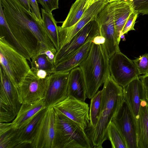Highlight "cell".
I'll return each mask as SVG.
<instances>
[{"label":"cell","instance_id":"cell-1","mask_svg":"<svg viewBox=\"0 0 148 148\" xmlns=\"http://www.w3.org/2000/svg\"><path fill=\"white\" fill-rule=\"evenodd\" d=\"M4 16L10 31L20 39L35 37L40 48H47L56 53L57 51L47 36L43 24L34 14L25 8L17 0H0Z\"/></svg>","mask_w":148,"mask_h":148},{"label":"cell","instance_id":"cell-2","mask_svg":"<svg viewBox=\"0 0 148 148\" xmlns=\"http://www.w3.org/2000/svg\"><path fill=\"white\" fill-rule=\"evenodd\" d=\"M102 90V106L97 124L95 128L85 131L95 148L103 147V143L108 139L109 125L123 100V88L114 81L110 74L106 79Z\"/></svg>","mask_w":148,"mask_h":148},{"label":"cell","instance_id":"cell-3","mask_svg":"<svg viewBox=\"0 0 148 148\" xmlns=\"http://www.w3.org/2000/svg\"><path fill=\"white\" fill-rule=\"evenodd\" d=\"M109 60L102 45L92 42L88 55L79 66L84 80L87 98L91 99L99 91L110 74Z\"/></svg>","mask_w":148,"mask_h":148},{"label":"cell","instance_id":"cell-4","mask_svg":"<svg viewBox=\"0 0 148 148\" xmlns=\"http://www.w3.org/2000/svg\"><path fill=\"white\" fill-rule=\"evenodd\" d=\"M53 148H92L85 131L64 115L55 112Z\"/></svg>","mask_w":148,"mask_h":148},{"label":"cell","instance_id":"cell-5","mask_svg":"<svg viewBox=\"0 0 148 148\" xmlns=\"http://www.w3.org/2000/svg\"><path fill=\"white\" fill-rule=\"evenodd\" d=\"M27 59L6 39L0 37V66L16 88L30 71Z\"/></svg>","mask_w":148,"mask_h":148},{"label":"cell","instance_id":"cell-6","mask_svg":"<svg viewBox=\"0 0 148 148\" xmlns=\"http://www.w3.org/2000/svg\"><path fill=\"white\" fill-rule=\"evenodd\" d=\"M0 123L15 118L21 106L16 87L0 66Z\"/></svg>","mask_w":148,"mask_h":148},{"label":"cell","instance_id":"cell-7","mask_svg":"<svg viewBox=\"0 0 148 148\" xmlns=\"http://www.w3.org/2000/svg\"><path fill=\"white\" fill-rule=\"evenodd\" d=\"M100 35L105 38L102 45L109 58L116 52L120 51L119 43L116 31L112 7L108 3L101 11L95 19Z\"/></svg>","mask_w":148,"mask_h":148},{"label":"cell","instance_id":"cell-8","mask_svg":"<svg viewBox=\"0 0 148 148\" xmlns=\"http://www.w3.org/2000/svg\"><path fill=\"white\" fill-rule=\"evenodd\" d=\"M109 69L111 76L123 88L140 75L132 60L120 51L109 59Z\"/></svg>","mask_w":148,"mask_h":148},{"label":"cell","instance_id":"cell-9","mask_svg":"<svg viewBox=\"0 0 148 148\" xmlns=\"http://www.w3.org/2000/svg\"><path fill=\"white\" fill-rule=\"evenodd\" d=\"M52 107L56 112L62 114L71 119L85 131L89 126V108L85 101L67 96Z\"/></svg>","mask_w":148,"mask_h":148},{"label":"cell","instance_id":"cell-10","mask_svg":"<svg viewBox=\"0 0 148 148\" xmlns=\"http://www.w3.org/2000/svg\"><path fill=\"white\" fill-rule=\"evenodd\" d=\"M112 121L124 138L127 148H138L136 119L124 100Z\"/></svg>","mask_w":148,"mask_h":148},{"label":"cell","instance_id":"cell-11","mask_svg":"<svg viewBox=\"0 0 148 148\" xmlns=\"http://www.w3.org/2000/svg\"><path fill=\"white\" fill-rule=\"evenodd\" d=\"M55 111L53 107L46 108L37 125L32 148H53L55 135Z\"/></svg>","mask_w":148,"mask_h":148},{"label":"cell","instance_id":"cell-12","mask_svg":"<svg viewBox=\"0 0 148 148\" xmlns=\"http://www.w3.org/2000/svg\"><path fill=\"white\" fill-rule=\"evenodd\" d=\"M49 76L46 78L40 79L30 70L21 84L16 88L21 103L45 98Z\"/></svg>","mask_w":148,"mask_h":148},{"label":"cell","instance_id":"cell-13","mask_svg":"<svg viewBox=\"0 0 148 148\" xmlns=\"http://www.w3.org/2000/svg\"><path fill=\"white\" fill-rule=\"evenodd\" d=\"M99 35L98 26L95 20L88 23L69 42L57 51L54 60L55 66L87 42L92 41L95 37Z\"/></svg>","mask_w":148,"mask_h":148},{"label":"cell","instance_id":"cell-14","mask_svg":"<svg viewBox=\"0 0 148 148\" xmlns=\"http://www.w3.org/2000/svg\"><path fill=\"white\" fill-rule=\"evenodd\" d=\"M69 76L70 72H53L49 74L45 97L47 108L52 107L67 96Z\"/></svg>","mask_w":148,"mask_h":148},{"label":"cell","instance_id":"cell-15","mask_svg":"<svg viewBox=\"0 0 148 148\" xmlns=\"http://www.w3.org/2000/svg\"><path fill=\"white\" fill-rule=\"evenodd\" d=\"M108 3L107 1H96L86 10L81 18L73 25L67 28L58 26L60 48L69 42L87 23L95 20L99 13Z\"/></svg>","mask_w":148,"mask_h":148},{"label":"cell","instance_id":"cell-16","mask_svg":"<svg viewBox=\"0 0 148 148\" xmlns=\"http://www.w3.org/2000/svg\"><path fill=\"white\" fill-rule=\"evenodd\" d=\"M46 109L41 111L23 127L15 130L11 128L8 132L10 142L9 148L30 147L34 139L37 125Z\"/></svg>","mask_w":148,"mask_h":148},{"label":"cell","instance_id":"cell-17","mask_svg":"<svg viewBox=\"0 0 148 148\" xmlns=\"http://www.w3.org/2000/svg\"><path fill=\"white\" fill-rule=\"evenodd\" d=\"M123 100L130 108L136 119L139 114L142 101L146 100L143 83L137 77L123 88Z\"/></svg>","mask_w":148,"mask_h":148},{"label":"cell","instance_id":"cell-18","mask_svg":"<svg viewBox=\"0 0 148 148\" xmlns=\"http://www.w3.org/2000/svg\"><path fill=\"white\" fill-rule=\"evenodd\" d=\"M46 108L45 98L22 104L15 118L11 123L12 129L15 130L25 127L38 114Z\"/></svg>","mask_w":148,"mask_h":148},{"label":"cell","instance_id":"cell-19","mask_svg":"<svg viewBox=\"0 0 148 148\" xmlns=\"http://www.w3.org/2000/svg\"><path fill=\"white\" fill-rule=\"evenodd\" d=\"M92 42L90 41L71 55L56 65L51 73L70 72L79 66L86 58L90 50Z\"/></svg>","mask_w":148,"mask_h":148},{"label":"cell","instance_id":"cell-20","mask_svg":"<svg viewBox=\"0 0 148 148\" xmlns=\"http://www.w3.org/2000/svg\"><path fill=\"white\" fill-rule=\"evenodd\" d=\"M111 3L113 8L117 36L120 42L123 28L134 10L131 0H121Z\"/></svg>","mask_w":148,"mask_h":148},{"label":"cell","instance_id":"cell-21","mask_svg":"<svg viewBox=\"0 0 148 148\" xmlns=\"http://www.w3.org/2000/svg\"><path fill=\"white\" fill-rule=\"evenodd\" d=\"M67 96L85 101L87 98L85 82L79 66L70 72Z\"/></svg>","mask_w":148,"mask_h":148},{"label":"cell","instance_id":"cell-22","mask_svg":"<svg viewBox=\"0 0 148 148\" xmlns=\"http://www.w3.org/2000/svg\"><path fill=\"white\" fill-rule=\"evenodd\" d=\"M136 121L138 148H148V101H142Z\"/></svg>","mask_w":148,"mask_h":148},{"label":"cell","instance_id":"cell-23","mask_svg":"<svg viewBox=\"0 0 148 148\" xmlns=\"http://www.w3.org/2000/svg\"><path fill=\"white\" fill-rule=\"evenodd\" d=\"M43 26L46 34L57 51L60 48L58 26L52 13L41 8Z\"/></svg>","mask_w":148,"mask_h":148},{"label":"cell","instance_id":"cell-24","mask_svg":"<svg viewBox=\"0 0 148 148\" xmlns=\"http://www.w3.org/2000/svg\"><path fill=\"white\" fill-rule=\"evenodd\" d=\"M87 0H76L72 5L69 13L61 26L70 27L76 24L81 18L87 10L86 5Z\"/></svg>","mask_w":148,"mask_h":148},{"label":"cell","instance_id":"cell-25","mask_svg":"<svg viewBox=\"0 0 148 148\" xmlns=\"http://www.w3.org/2000/svg\"><path fill=\"white\" fill-rule=\"evenodd\" d=\"M103 99L102 90L99 91L91 99L89 108L90 123L87 129H93L96 126L101 112Z\"/></svg>","mask_w":148,"mask_h":148},{"label":"cell","instance_id":"cell-26","mask_svg":"<svg viewBox=\"0 0 148 148\" xmlns=\"http://www.w3.org/2000/svg\"><path fill=\"white\" fill-rule=\"evenodd\" d=\"M0 29L1 35H7L10 40L11 44L30 62L31 60L28 53L17 41L12 33L5 18L3 11H0Z\"/></svg>","mask_w":148,"mask_h":148},{"label":"cell","instance_id":"cell-27","mask_svg":"<svg viewBox=\"0 0 148 148\" xmlns=\"http://www.w3.org/2000/svg\"><path fill=\"white\" fill-rule=\"evenodd\" d=\"M107 136L112 148H127L124 138L112 121L108 127Z\"/></svg>","mask_w":148,"mask_h":148},{"label":"cell","instance_id":"cell-28","mask_svg":"<svg viewBox=\"0 0 148 148\" xmlns=\"http://www.w3.org/2000/svg\"><path fill=\"white\" fill-rule=\"evenodd\" d=\"M30 63L31 70L41 69L47 71L49 73H51L55 66L44 53L38 54L31 59Z\"/></svg>","mask_w":148,"mask_h":148},{"label":"cell","instance_id":"cell-29","mask_svg":"<svg viewBox=\"0 0 148 148\" xmlns=\"http://www.w3.org/2000/svg\"><path fill=\"white\" fill-rule=\"evenodd\" d=\"M140 75H148V53L132 60Z\"/></svg>","mask_w":148,"mask_h":148},{"label":"cell","instance_id":"cell-30","mask_svg":"<svg viewBox=\"0 0 148 148\" xmlns=\"http://www.w3.org/2000/svg\"><path fill=\"white\" fill-rule=\"evenodd\" d=\"M138 14V12L135 10L131 14L123 28L121 36L127 34L130 31L135 30L134 25Z\"/></svg>","mask_w":148,"mask_h":148},{"label":"cell","instance_id":"cell-31","mask_svg":"<svg viewBox=\"0 0 148 148\" xmlns=\"http://www.w3.org/2000/svg\"><path fill=\"white\" fill-rule=\"evenodd\" d=\"M134 10L139 14H148V0H131Z\"/></svg>","mask_w":148,"mask_h":148},{"label":"cell","instance_id":"cell-32","mask_svg":"<svg viewBox=\"0 0 148 148\" xmlns=\"http://www.w3.org/2000/svg\"><path fill=\"white\" fill-rule=\"evenodd\" d=\"M45 11L52 13V11L59 8V0H37Z\"/></svg>","mask_w":148,"mask_h":148},{"label":"cell","instance_id":"cell-33","mask_svg":"<svg viewBox=\"0 0 148 148\" xmlns=\"http://www.w3.org/2000/svg\"><path fill=\"white\" fill-rule=\"evenodd\" d=\"M29 1L32 9V12L34 14L38 20L42 23V19L37 0H29Z\"/></svg>","mask_w":148,"mask_h":148},{"label":"cell","instance_id":"cell-34","mask_svg":"<svg viewBox=\"0 0 148 148\" xmlns=\"http://www.w3.org/2000/svg\"><path fill=\"white\" fill-rule=\"evenodd\" d=\"M40 53H44L45 54L50 62L55 65L54 60L56 54L51 50L49 49H47L40 51L38 54Z\"/></svg>","mask_w":148,"mask_h":148},{"label":"cell","instance_id":"cell-35","mask_svg":"<svg viewBox=\"0 0 148 148\" xmlns=\"http://www.w3.org/2000/svg\"><path fill=\"white\" fill-rule=\"evenodd\" d=\"M139 78L143 83L145 91L146 99L148 101V75L140 76Z\"/></svg>","mask_w":148,"mask_h":148},{"label":"cell","instance_id":"cell-36","mask_svg":"<svg viewBox=\"0 0 148 148\" xmlns=\"http://www.w3.org/2000/svg\"><path fill=\"white\" fill-rule=\"evenodd\" d=\"M32 71L38 78L40 79L46 78L51 73H49L47 71L41 69L36 71Z\"/></svg>","mask_w":148,"mask_h":148},{"label":"cell","instance_id":"cell-37","mask_svg":"<svg viewBox=\"0 0 148 148\" xmlns=\"http://www.w3.org/2000/svg\"><path fill=\"white\" fill-rule=\"evenodd\" d=\"M105 42V38L100 35L95 37L92 41V42L96 44H103Z\"/></svg>","mask_w":148,"mask_h":148},{"label":"cell","instance_id":"cell-38","mask_svg":"<svg viewBox=\"0 0 148 148\" xmlns=\"http://www.w3.org/2000/svg\"><path fill=\"white\" fill-rule=\"evenodd\" d=\"M21 5L29 11L31 12L32 9L29 3V0H17Z\"/></svg>","mask_w":148,"mask_h":148},{"label":"cell","instance_id":"cell-39","mask_svg":"<svg viewBox=\"0 0 148 148\" xmlns=\"http://www.w3.org/2000/svg\"><path fill=\"white\" fill-rule=\"evenodd\" d=\"M97 0H87L86 4V7L87 9L92 4L96 2Z\"/></svg>","mask_w":148,"mask_h":148},{"label":"cell","instance_id":"cell-40","mask_svg":"<svg viewBox=\"0 0 148 148\" xmlns=\"http://www.w3.org/2000/svg\"><path fill=\"white\" fill-rule=\"evenodd\" d=\"M121 0H107V1L108 3H110L113 2Z\"/></svg>","mask_w":148,"mask_h":148},{"label":"cell","instance_id":"cell-41","mask_svg":"<svg viewBox=\"0 0 148 148\" xmlns=\"http://www.w3.org/2000/svg\"><path fill=\"white\" fill-rule=\"evenodd\" d=\"M107 0H97L96 1H101L106 2V1H107Z\"/></svg>","mask_w":148,"mask_h":148}]
</instances>
